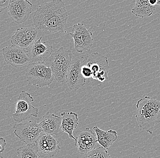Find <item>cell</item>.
Listing matches in <instances>:
<instances>
[{"label": "cell", "instance_id": "obj_1", "mask_svg": "<svg viewBox=\"0 0 160 158\" xmlns=\"http://www.w3.org/2000/svg\"><path fill=\"white\" fill-rule=\"evenodd\" d=\"M32 18L36 29L51 33H62L68 15L63 1L54 0L39 6Z\"/></svg>", "mask_w": 160, "mask_h": 158}, {"label": "cell", "instance_id": "obj_2", "mask_svg": "<svg viewBox=\"0 0 160 158\" xmlns=\"http://www.w3.org/2000/svg\"><path fill=\"white\" fill-rule=\"evenodd\" d=\"M135 117L138 126L152 135L155 125L160 123V101L145 96L138 102Z\"/></svg>", "mask_w": 160, "mask_h": 158}, {"label": "cell", "instance_id": "obj_3", "mask_svg": "<svg viewBox=\"0 0 160 158\" xmlns=\"http://www.w3.org/2000/svg\"><path fill=\"white\" fill-rule=\"evenodd\" d=\"M72 61V51L66 50L63 47L52 54L47 61L54 77L58 83H63L66 80Z\"/></svg>", "mask_w": 160, "mask_h": 158}, {"label": "cell", "instance_id": "obj_4", "mask_svg": "<svg viewBox=\"0 0 160 158\" xmlns=\"http://www.w3.org/2000/svg\"><path fill=\"white\" fill-rule=\"evenodd\" d=\"M27 81L29 84L42 88L49 86L54 77L47 63H32L25 69Z\"/></svg>", "mask_w": 160, "mask_h": 158}, {"label": "cell", "instance_id": "obj_5", "mask_svg": "<svg viewBox=\"0 0 160 158\" xmlns=\"http://www.w3.org/2000/svg\"><path fill=\"white\" fill-rule=\"evenodd\" d=\"M81 65L89 69L93 79L103 82L108 79L110 66L107 57L98 53H92L85 57Z\"/></svg>", "mask_w": 160, "mask_h": 158}, {"label": "cell", "instance_id": "obj_6", "mask_svg": "<svg viewBox=\"0 0 160 158\" xmlns=\"http://www.w3.org/2000/svg\"><path fill=\"white\" fill-rule=\"evenodd\" d=\"M34 99L30 94L24 90L19 96L16 106V111L12 115L15 121L21 123L30 119L31 117H38L39 109L32 105Z\"/></svg>", "mask_w": 160, "mask_h": 158}, {"label": "cell", "instance_id": "obj_7", "mask_svg": "<svg viewBox=\"0 0 160 158\" xmlns=\"http://www.w3.org/2000/svg\"><path fill=\"white\" fill-rule=\"evenodd\" d=\"M69 35L73 39L75 49L78 53L90 51L93 44L92 33L86 28L83 24H75Z\"/></svg>", "mask_w": 160, "mask_h": 158}, {"label": "cell", "instance_id": "obj_8", "mask_svg": "<svg viewBox=\"0 0 160 158\" xmlns=\"http://www.w3.org/2000/svg\"><path fill=\"white\" fill-rule=\"evenodd\" d=\"M13 128L15 130V135L27 145L36 143L42 132L39 124L36 120L16 124Z\"/></svg>", "mask_w": 160, "mask_h": 158}, {"label": "cell", "instance_id": "obj_9", "mask_svg": "<svg viewBox=\"0 0 160 158\" xmlns=\"http://www.w3.org/2000/svg\"><path fill=\"white\" fill-rule=\"evenodd\" d=\"M32 7V4L27 0H12L8 8V13L12 20L21 24L28 18Z\"/></svg>", "mask_w": 160, "mask_h": 158}, {"label": "cell", "instance_id": "obj_10", "mask_svg": "<svg viewBox=\"0 0 160 158\" xmlns=\"http://www.w3.org/2000/svg\"><path fill=\"white\" fill-rule=\"evenodd\" d=\"M76 135L75 145L78 148L79 154H88L96 149L98 143L97 135L89 128H87L84 130H78Z\"/></svg>", "mask_w": 160, "mask_h": 158}, {"label": "cell", "instance_id": "obj_11", "mask_svg": "<svg viewBox=\"0 0 160 158\" xmlns=\"http://www.w3.org/2000/svg\"><path fill=\"white\" fill-rule=\"evenodd\" d=\"M2 52L6 63L15 68L25 66L31 61L27 50L16 46L5 47Z\"/></svg>", "mask_w": 160, "mask_h": 158}, {"label": "cell", "instance_id": "obj_12", "mask_svg": "<svg viewBox=\"0 0 160 158\" xmlns=\"http://www.w3.org/2000/svg\"><path fill=\"white\" fill-rule=\"evenodd\" d=\"M38 31L36 28H22L17 29L11 38L12 46L28 50L36 40Z\"/></svg>", "mask_w": 160, "mask_h": 158}, {"label": "cell", "instance_id": "obj_13", "mask_svg": "<svg viewBox=\"0 0 160 158\" xmlns=\"http://www.w3.org/2000/svg\"><path fill=\"white\" fill-rule=\"evenodd\" d=\"M53 51L52 46L42 40L41 37L35 41L27 52L32 63H47L52 54Z\"/></svg>", "mask_w": 160, "mask_h": 158}, {"label": "cell", "instance_id": "obj_14", "mask_svg": "<svg viewBox=\"0 0 160 158\" xmlns=\"http://www.w3.org/2000/svg\"><path fill=\"white\" fill-rule=\"evenodd\" d=\"M81 61L78 59L72 61L67 73L66 82L70 89L78 90L86 84V79L81 73Z\"/></svg>", "mask_w": 160, "mask_h": 158}, {"label": "cell", "instance_id": "obj_15", "mask_svg": "<svg viewBox=\"0 0 160 158\" xmlns=\"http://www.w3.org/2000/svg\"><path fill=\"white\" fill-rule=\"evenodd\" d=\"M35 143L39 152L47 154L50 158L54 156L61 150L59 141L52 135L45 133L40 135Z\"/></svg>", "mask_w": 160, "mask_h": 158}, {"label": "cell", "instance_id": "obj_16", "mask_svg": "<svg viewBox=\"0 0 160 158\" xmlns=\"http://www.w3.org/2000/svg\"><path fill=\"white\" fill-rule=\"evenodd\" d=\"M62 122L61 117L48 112L41 119L39 125L42 132L45 134L57 135L59 132Z\"/></svg>", "mask_w": 160, "mask_h": 158}, {"label": "cell", "instance_id": "obj_17", "mask_svg": "<svg viewBox=\"0 0 160 158\" xmlns=\"http://www.w3.org/2000/svg\"><path fill=\"white\" fill-rule=\"evenodd\" d=\"M62 119L61 130L67 133L71 139L76 140V138L73 135V132L78 127V118L77 113L71 112L70 113H62L61 115Z\"/></svg>", "mask_w": 160, "mask_h": 158}, {"label": "cell", "instance_id": "obj_18", "mask_svg": "<svg viewBox=\"0 0 160 158\" xmlns=\"http://www.w3.org/2000/svg\"><path fill=\"white\" fill-rule=\"evenodd\" d=\"M93 130L97 135L98 143L106 150H108L113 143L118 140V133L116 131L112 130H103L98 126L94 127Z\"/></svg>", "mask_w": 160, "mask_h": 158}, {"label": "cell", "instance_id": "obj_19", "mask_svg": "<svg viewBox=\"0 0 160 158\" xmlns=\"http://www.w3.org/2000/svg\"><path fill=\"white\" fill-rule=\"evenodd\" d=\"M156 8V6L150 4L148 1L137 0L132 13L137 17L144 18L152 15Z\"/></svg>", "mask_w": 160, "mask_h": 158}, {"label": "cell", "instance_id": "obj_20", "mask_svg": "<svg viewBox=\"0 0 160 158\" xmlns=\"http://www.w3.org/2000/svg\"><path fill=\"white\" fill-rule=\"evenodd\" d=\"M39 152L36 143L29 144L17 150L18 155L19 158H40Z\"/></svg>", "mask_w": 160, "mask_h": 158}, {"label": "cell", "instance_id": "obj_21", "mask_svg": "<svg viewBox=\"0 0 160 158\" xmlns=\"http://www.w3.org/2000/svg\"><path fill=\"white\" fill-rule=\"evenodd\" d=\"M87 158H112L107 150L102 146L96 148L88 153Z\"/></svg>", "mask_w": 160, "mask_h": 158}, {"label": "cell", "instance_id": "obj_22", "mask_svg": "<svg viewBox=\"0 0 160 158\" xmlns=\"http://www.w3.org/2000/svg\"><path fill=\"white\" fill-rule=\"evenodd\" d=\"M12 0H0V13L8 8Z\"/></svg>", "mask_w": 160, "mask_h": 158}, {"label": "cell", "instance_id": "obj_23", "mask_svg": "<svg viewBox=\"0 0 160 158\" xmlns=\"http://www.w3.org/2000/svg\"><path fill=\"white\" fill-rule=\"evenodd\" d=\"M7 142L6 139L3 138H0V154L4 151Z\"/></svg>", "mask_w": 160, "mask_h": 158}, {"label": "cell", "instance_id": "obj_24", "mask_svg": "<svg viewBox=\"0 0 160 158\" xmlns=\"http://www.w3.org/2000/svg\"><path fill=\"white\" fill-rule=\"evenodd\" d=\"M148 2L150 4L152 5L156 6V5H157V0H149Z\"/></svg>", "mask_w": 160, "mask_h": 158}, {"label": "cell", "instance_id": "obj_25", "mask_svg": "<svg viewBox=\"0 0 160 158\" xmlns=\"http://www.w3.org/2000/svg\"><path fill=\"white\" fill-rule=\"evenodd\" d=\"M157 5L160 7V0H157Z\"/></svg>", "mask_w": 160, "mask_h": 158}, {"label": "cell", "instance_id": "obj_26", "mask_svg": "<svg viewBox=\"0 0 160 158\" xmlns=\"http://www.w3.org/2000/svg\"><path fill=\"white\" fill-rule=\"evenodd\" d=\"M0 158H3V157L2 156V155H0Z\"/></svg>", "mask_w": 160, "mask_h": 158}, {"label": "cell", "instance_id": "obj_27", "mask_svg": "<svg viewBox=\"0 0 160 158\" xmlns=\"http://www.w3.org/2000/svg\"></svg>", "mask_w": 160, "mask_h": 158}]
</instances>
